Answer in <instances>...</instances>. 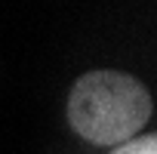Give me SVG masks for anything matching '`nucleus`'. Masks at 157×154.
<instances>
[{
	"label": "nucleus",
	"instance_id": "obj_1",
	"mask_svg": "<svg viewBox=\"0 0 157 154\" xmlns=\"http://www.w3.org/2000/svg\"><path fill=\"white\" fill-rule=\"evenodd\" d=\"M151 96L123 71H86L68 96V120L90 145H120L151 120Z\"/></svg>",
	"mask_w": 157,
	"mask_h": 154
},
{
	"label": "nucleus",
	"instance_id": "obj_2",
	"mask_svg": "<svg viewBox=\"0 0 157 154\" xmlns=\"http://www.w3.org/2000/svg\"><path fill=\"white\" fill-rule=\"evenodd\" d=\"M111 154H157V136H132L111 148Z\"/></svg>",
	"mask_w": 157,
	"mask_h": 154
}]
</instances>
